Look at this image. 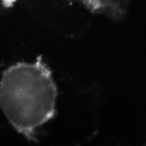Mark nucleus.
Instances as JSON below:
<instances>
[{"label":"nucleus","mask_w":146,"mask_h":146,"mask_svg":"<svg viewBox=\"0 0 146 146\" xmlns=\"http://www.w3.org/2000/svg\"><path fill=\"white\" fill-rule=\"evenodd\" d=\"M57 89L43 63H19L0 80V107L10 124L30 138L54 115Z\"/></svg>","instance_id":"nucleus-1"}]
</instances>
